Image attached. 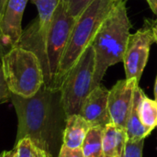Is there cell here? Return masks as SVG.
<instances>
[{
	"label": "cell",
	"instance_id": "cell-1",
	"mask_svg": "<svg viewBox=\"0 0 157 157\" xmlns=\"http://www.w3.org/2000/svg\"><path fill=\"white\" fill-rule=\"evenodd\" d=\"M10 100L17 117L16 143L29 138L50 156H58L67 119L60 89L43 85L29 98L11 94Z\"/></svg>",
	"mask_w": 157,
	"mask_h": 157
},
{
	"label": "cell",
	"instance_id": "cell-2",
	"mask_svg": "<svg viewBox=\"0 0 157 157\" xmlns=\"http://www.w3.org/2000/svg\"><path fill=\"white\" fill-rule=\"evenodd\" d=\"M131 29L132 24L128 17L126 1L116 2L91 43L95 52L92 89L101 85L103 77L110 66L123 62Z\"/></svg>",
	"mask_w": 157,
	"mask_h": 157
},
{
	"label": "cell",
	"instance_id": "cell-3",
	"mask_svg": "<svg viewBox=\"0 0 157 157\" xmlns=\"http://www.w3.org/2000/svg\"><path fill=\"white\" fill-rule=\"evenodd\" d=\"M115 4L111 0H95L76 19L60 63L57 77L59 88L66 74L91 45L100 25Z\"/></svg>",
	"mask_w": 157,
	"mask_h": 157
},
{
	"label": "cell",
	"instance_id": "cell-4",
	"mask_svg": "<svg viewBox=\"0 0 157 157\" xmlns=\"http://www.w3.org/2000/svg\"><path fill=\"white\" fill-rule=\"evenodd\" d=\"M1 62L11 94L29 98L44 85L40 61L32 51L14 46L2 55Z\"/></svg>",
	"mask_w": 157,
	"mask_h": 157
},
{
	"label": "cell",
	"instance_id": "cell-5",
	"mask_svg": "<svg viewBox=\"0 0 157 157\" xmlns=\"http://www.w3.org/2000/svg\"><path fill=\"white\" fill-rule=\"evenodd\" d=\"M76 19L68 15L61 1L53 14L48 29L40 62L44 76V86L47 87L60 89L57 85L59 66Z\"/></svg>",
	"mask_w": 157,
	"mask_h": 157
},
{
	"label": "cell",
	"instance_id": "cell-6",
	"mask_svg": "<svg viewBox=\"0 0 157 157\" xmlns=\"http://www.w3.org/2000/svg\"><path fill=\"white\" fill-rule=\"evenodd\" d=\"M95 72V52L88 46L76 63L64 76L60 91L66 116L79 114L82 105L92 90Z\"/></svg>",
	"mask_w": 157,
	"mask_h": 157
},
{
	"label": "cell",
	"instance_id": "cell-7",
	"mask_svg": "<svg viewBox=\"0 0 157 157\" xmlns=\"http://www.w3.org/2000/svg\"><path fill=\"white\" fill-rule=\"evenodd\" d=\"M155 41V29L150 19L146 18L144 26L129 38L122 62L126 79H136L140 82L148 62L150 49Z\"/></svg>",
	"mask_w": 157,
	"mask_h": 157
},
{
	"label": "cell",
	"instance_id": "cell-8",
	"mask_svg": "<svg viewBox=\"0 0 157 157\" xmlns=\"http://www.w3.org/2000/svg\"><path fill=\"white\" fill-rule=\"evenodd\" d=\"M38 9V19L29 28L27 29L26 32L22 34L19 44L25 43H35L36 45L31 46L29 50L32 51L37 54L40 61L41 62L43 55V46L45 38L53 17V14L59 6L61 0H30Z\"/></svg>",
	"mask_w": 157,
	"mask_h": 157
},
{
	"label": "cell",
	"instance_id": "cell-9",
	"mask_svg": "<svg viewBox=\"0 0 157 157\" xmlns=\"http://www.w3.org/2000/svg\"><path fill=\"white\" fill-rule=\"evenodd\" d=\"M139 85L136 79L119 80L109 93V111L111 122L119 129H126V124L133 102L135 87Z\"/></svg>",
	"mask_w": 157,
	"mask_h": 157
},
{
	"label": "cell",
	"instance_id": "cell-10",
	"mask_svg": "<svg viewBox=\"0 0 157 157\" xmlns=\"http://www.w3.org/2000/svg\"><path fill=\"white\" fill-rule=\"evenodd\" d=\"M29 0H6L0 17L2 46L10 48L19 44L23 30L22 17Z\"/></svg>",
	"mask_w": 157,
	"mask_h": 157
},
{
	"label": "cell",
	"instance_id": "cell-11",
	"mask_svg": "<svg viewBox=\"0 0 157 157\" xmlns=\"http://www.w3.org/2000/svg\"><path fill=\"white\" fill-rule=\"evenodd\" d=\"M109 93V90L99 85L93 88L85 99L79 114L91 127L105 128L111 122L108 106Z\"/></svg>",
	"mask_w": 157,
	"mask_h": 157
},
{
	"label": "cell",
	"instance_id": "cell-12",
	"mask_svg": "<svg viewBox=\"0 0 157 157\" xmlns=\"http://www.w3.org/2000/svg\"><path fill=\"white\" fill-rule=\"evenodd\" d=\"M91 128V125L80 114L68 116L63 135V145L71 149L81 148Z\"/></svg>",
	"mask_w": 157,
	"mask_h": 157
},
{
	"label": "cell",
	"instance_id": "cell-13",
	"mask_svg": "<svg viewBox=\"0 0 157 157\" xmlns=\"http://www.w3.org/2000/svg\"><path fill=\"white\" fill-rule=\"evenodd\" d=\"M126 141V130L119 129L112 122L106 125L102 138L103 157L123 156Z\"/></svg>",
	"mask_w": 157,
	"mask_h": 157
},
{
	"label": "cell",
	"instance_id": "cell-14",
	"mask_svg": "<svg viewBox=\"0 0 157 157\" xmlns=\"http://www.w3.org/2000/svg\"><path fill=\"white\" fill-rule=\"evenodd\" d=\"M143 90L140 88L139 85L135 87L132 107L131 109V113L126 124V133L127 139L132 141H139L145 139L151 132L145 128V126L141 122L139 113H138V105L141 98Z\"/></svg>",
	"mask_w": 157,
	"mask_h": 157
},
{
	"label": "cell",
	"instance_id": "cell-15",
	"mask_svg": "<svg viewBox=\"0 0 157 157\" xmlns=\"http://www.w3.org/2000/svg\"><path fill=\"white\" fill-rule=\"evenodd\" d=\"M138 113L141 122L152 132L157 127V101L149 98L144 91L138 105Z\"/></svg>",
	"mask_w": 157,
	"mask_h": 157
},
{
	"label": "cell",
	"instance_id": "cell-16",
	"mask_svg": "<svg viewBox=\"0 0 157 157\" xmlns=\"http://www.w3.org/2000/svg\"><path fill=\"white\" fill-rule=\"evenodd\" d=\"M104 128L92 127L83 143L81 147L84 157H103L102 138Z\"/></svg>",
	"mask_w": 157,
	"mask_h": 157
},
{
	"label": "cell",
	"instance_id": "cell-17",
	"mask_svg": "<svg viewBox=\"0 0 157 157\" xmlns=\"http://www.w3.org/2000/svg\"><path fill=\"white\" fill-rule=\"evenodd\" d=\"M15 148L17 151V157H40L43 152L35 146L29 138L21 139L16 143Z\"/></svg>",
	"mask_w": 157,
	"mask_h": 157
},
{
	"label": "cell",
	"instance_id": "cell-18",
	"mask_svg": "<svg viewBox=\"0 0 157 157\" xmlns=\"http://www.w3.org/2000/svg\"><path fill=\"white\" fill-rule=\"evenodd\" d=\"M64 9L71 17L78 18L95 0H61Z\"/></svg>",
	"mask_w": 157,
	"mask_h": 157
},
{
	"label": "cell",
	"instance_id": "cell-19",
	"mask_svg": "<svg viewBox=\"0 0 157 157\" xmlns=\"http://www.w3.org/2000/svg\"><path fill=\"white\" fill-rule=\"evenodd\" d=\"M144 145V139L139 141H132L127 139L122 157H143Z\"/></svg>",
	"mask_w": 157,
	"mask_h": 157
},
{
	"label": "cell",
	"instance_id": "cell-20",
	"mask_svg": "<svg viewBox=\"0 0 157 157\" xmlns=\"http://www.w3.org/2000/svg\"><path fill=\"white\" fill-rule=\"evenodd\" d=\"M10 96H11V92L9 91V88L7 86L6 78H5L3 65H2V62L0 58V103L7 99H10Z\"/></svg>",
	"mask_w": 157,
	"mask_h": 157
},
{
	"label": "cell",
	"instance_id": "cell-21",
	"mask_svg": "<svg viewBox=\"0 0 157 157\" xmlns=\"http://www.w3.org/2000/svg\"><path fill=\"white\" fill-rule=\"evenodd\" d=\"M57 157H84V155H83L81 148L71 149V148L62 145Z\"/></svg>",
	"mask_w": 157,
	"mask_h": 157
},
{
	"label": "cell",
	"instance_id": "cell-22",
	"mask_svg": "<svg viewBox=\"0 0 157 157\" xmlns=\"http://www.w3.org/2000/svg\"><path fill=\"white\" fill-rule=\"evenodd\" d=\"M0 157H17V151L16 148L10 151H4L0 154Z\"/></svg>",
	"mask_w": 157,
	"mask_h": 157
},
{
	"label": "cell",
	"instance_id": "cell-23",
	"mask_svg": "<svg viewBox=\"0 0 157 157\" xmlns=\"http://www.w3.org/2000/svg\"><path fill=\"white\" fill-rule=\"evenodd\" d=\"M151 10L154 12L155 15H156L157 17V0H146Z\"/></svg>",
	"mask_w": 157,
	"mask_h": 157
},
{
	"label": "cell",
	"instance_id": "cell-24",
	"mask_svg": "<svg viewBox=\"0 0 157 157\" xmlns=\"http://www.w3.org/2000/svg\"><path fill=\"white\" fill-rule=\"evenodd\" d=\"M150 21H151V23H152V25H153L154 29H155V38H156V41H155V42L157 43V18L156 19H150Z\"/></svg>",
	"mask_w": 157,
	"mask_h": 157
},
{
	"label": "cell",
	"instance_id": "cell-25",
	"mask_svg": "<svg viewBox=\"0 0 157 157\" xmlns=\"http://www.w3.org/2000/svg\"><path fill=\"white\" fill-rule=\"evenodd\" d=\"M6 1V0H0V17H1V15H2L3 8H4V6H5Z\"/></svg>",
	"mask_w": 157,
	"mask_h": 157
},
{
	"label": "cell",
	"instance_id": "cell-26",
	"mask_svg": "<svg viewBox=\"0 0 157 157\" xmlns=\"http://www.w3.org/2000/svg\"><path fill=\"white\" fill-rule=\"evenodd\" d=\"M155 100L157 101V76L155 79Z\"/></svg>",
	"mask_w": 157,
	"mask_h": 157
},
{
	"label": "cell",
	"instance_id": "cell-27",
	"mask_svg": "<svg viewBox=\"0 0 157 157\" xmlns=\"http://www.w3.org/2000/svg\"><path fill=\"white\" fill-rule=\"evenodd\" d=\"M4 54L3 52V46H2V42H1V36H0V58L2 57V55Z\"/></svg>",
	"mask_w": 157,
	"mask_h": 157
},
{
	"label": "cell",
	"instance_id": "cell-28",
	"mask_svg": "<svg viewBox=\"0 0 157 157\" xmlns=\"http://www.w3.org/2000/svg\"><path fill=\"white\" fill-rule=\"evenodd\" d=\"M111 1H113V2H120V1H122V0H111Z\"/></svg>",
	"mask_w": 157,
	"mask_h": 157
}]
</instances>
